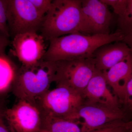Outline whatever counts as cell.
Masks as SVG:
<instances>
[{"mask_svg": "<svg viewBox=\"0 0 132 132\" xmlns=\"http://www.w3.org/2000/svg\"><path fill=\"white\" fill-rule=\"evenodd\" d=\"M125 35L119 31L106 35H86L75 33L49 40L48 48L43 58L47 61L87 59L102 45L122 41Z\"/></svg>", "mask_w": 132, "mask_h": 132, "instance_id": "6da1fadb", "label": "cell"}, {"mask_svg": "<svg viewBox=\"0 0 132 132\" xmlns=\"http://www.w3.org/2000/svg\"><path fill=\"white\" fill-rule=\"evenodd\" d=\"M55 62L43 60L30 65H22L17 70L12 91L18 100L36 106V99L48 90L54 80Z\"/></svg>", "mask_w": 132, "mask_h": 132, "instance_id": "7a4b0ae2", "label": "cell"}, {"mask_svg": "<svg viewBox=\"0 0 132 132\" xmlns=\"http://www.w3.org/2000/svg\"><path fill=\"white\" fill-rule=\"evenodd\" d=\"M81 0H53L40 31L46 40L79 33Z\"/></svg>", "mask_w": 132, "mask_h": 132, "instance_id": "3957f363", "label": "cell"}, {"mask_svg": "<svg viewBox=\"0 0 132 132\" xmlns=\"http://www.w3.org/2000/svg\"><path fill=\"white\" fill-rule=\"evenodd\" d=\"M85 100L81 93L64 86L48 90L36 101L42 113L67 119L73 114Z\"/></svg>", "mask_w": 132, "mask_h": 132, "instance_id": "277c9868", "label": "cell"}, {"mask_svg": "<svg viewBox=\"0 0 132 132\" xmlns=\"http://www.w3.org/2000/svg\"><path fill=\"white\" fill-rule=\"evenodd\" d=\"M54 80L57 86L71 88L82 94L96 69L93 57L55 62Z\"/></svg>", "mask_w": 132, "mask_h": 132, "instance_id": "5b68a950", "label": "cell"}, {"mask_svg": "<svg viewBox=\"0 0 132 132\" xmlns=\"http://www.w3.org/2000/svg\"><path fill=\"white\" fill-rule=\"evenodd\" d=\"M125 113L120 108L85 101L67 119L79 121L81 132H89L113 122L123 120Z\"/></svg>", "mask_w": 132, "mask_h": 132, "instance_id": "8992f818", "label": "cell"}, {"mask_svg": "<svg viewBox=\"0 0 132 132\" xmlns=\"http://www.w3.org/2000/svg\"><path fill=\"white\" fill-rule=\"evenodd\" d=\"M7 13L9 31L14 37L40 30L44 17L29 0H8Z\"/></svg>", "mask_w": 132, "mask_h": 132, "instance_id": "52a82bcc", "label": "cell"}, {"mask_svg": "<svg viewBox=\"0 0 132 132\" xmlns=\"http://www.w3.org/2000/svg\"><path fill=\"white\" fill-rule=\"evenodd\" d=\"M101 0H81L79 33L86 35L110 34L112 14Z\"/></svg>", "mask_w": 132, "mask_h": 132, "instance_id": "ba28073f", "label": "cell"}, {"mask_svg": "<svg viewBox=\"0 0 132 132\" xmlns=\"http://www.w3.org/2000/svg\"><path fill=\"white\" fill-rule=\"evenodd\" d=\"M8 126L15 132H40L41 114L36 106L24 100H19L11 108L2 111Z\"/></svg>", "mask_w": 132, "mask_h": 132, "instance_id": "9c48e42d", "label": "cell"}, {"mask_svg": "<svg viewBox=\"0 0 132 132\" xmlns=\"http://www.w3.org/2000/svg\"><path fill=\"white\" fill-rule=\"evenodd\" d=\"M46 40L37 32L20 34L14 37L11 52L22 65H33L43 60L47 49Z\"/></svg>", "mask_w": 132, "mask_h": 132, "instance_id": "30bf717a", "label": "cell"}, {"mask_svg": "<svg viewBox=\"0 0 132 132\" xmlns=\"http://www.w3.org/2000/svg\"><path fill=\"white\" fill-rule=\"evenodd\" d=\"M102 71L96 69L86 87L82 92L85 101L104 105L114 109L120 108L118 97L111 93Z\"/></svg>", "mask_w": 132, "mask_h": 132, "instance_id": "8fae6325", "label": "cell"}, {"mask_svg": "<svg viewBox=\"0 0 132 132\" xmlns=\"http://www.w3.org/2000/svg\"><path fill=\"white\" fill-rule=\"evenodd\" d=\"M132 52L122 41L116 42L102 45L94 53L93 59L97 69L107 71L128 57Z\"/></svg>", "mask_w": 132, "mask_h": 132, "instance_id": "7c38bea8", "label": "cell"}, {"mask_svg": "<svg viewBox=\"0 0 132 132\" xmlns=\"http://www.w3.org/2000/svg\"><path fill=\"white\" fill-rule=\"evenodd\" d=\"M108 84L119 101L125 103L128 82L132 75V53L122 61L102 72Z\"/></svg>", "mask_w": 132, "mask_h": 132, "instance_id": "4fadbf2b", "label": "cell"}, {"mask_svg": "<svg viewBox=\"0 0 132 132\" xmlns=\"http://www.w3.org/2000/svg\"><path fill=\"white\" fill-rule=\"evenodd\" d=\"M41 114L42 126L40 132H81V126L79 121L54 117L42 113Z\"/></svg>", "mask_w": 132, "mask_h": 132, "instance_id": "5bb4252c", "label": "cell"}, {"mask_svg": "<svg viewBox=\"0 0 132 132\" xmlns=\"http://www.w3.org/2000/svg\"><path fill=\"white\" fill-rule=\"evenodd\" d=\"M1 48L0 57V93L1 95L7 93L12 90L18 68L7 57Z\"/></svg>", "mask_w": 132, "mask_h": 132, "instance_id": "9a60e30c", "label": "cell"}, {"mask_svg": "<svg viewBox=\"0 0 132 132\" xmlns=\"http://www.w3.org/2000/svg\"><path fill=\"white\" fill-rule=\"evenodd\" d=\"M118 23L119 31L127 36L132 33V0H127L125 12L118 16Z\"/></svg>", "mask_w": 132, "mask_h": 132, "instance_id": "2e32d148", "label": "cell"}, {"mask_svg": "<svg viewBox=\"0 0 132 132\" xmlns=\"http://www.w3.org/2000/svg\"><path fill=\"white\" fill-rule=\"evenodd\" d=\"M132 130V120L119 121L106 125L89 132H130Z\"/></svg>", "mask_w": 132, "mask_h": 132, "instance_id": "e0dca14e", "label": "cell"}, {"mask_svg": "<svg viewBox=\"0 0 132 132\" xmlns=\"http://www.w3.org/2000/svg\"><path fill=\"white\" fill-rule=\"evenodd\" d=\"M8 3V0H0V31L2 35L7 38L9 36L7 13Z\"/></svg>", "mask_w": 132, "mask_h": 132, "instance_id": "ac0fdd59", "label": "cell"}, {"mask_svg": "<svg viewBox=\"0 0 132 132\" xmlns=\"http://www.w3.org/2000/svg\"><path fill=\"white\" fill-rule=\"evenodd\" d=\"M108 6H110L113 9L114 12L120 16L125 12L127 4V0H101Z\"/></svg>", "mask_w": 132, "mask_h": 132, "instance_id": "d6986e66", "label": "cell"}, {"mask_svg": "<svg viewBox=\"0 0 132 132\" xmlns=\"http://www.w3.org/2000/svg\"><path fill=\"white\" fill-rule=\"evenodd\" d=\"M39 14L44 17L51 6V0H29Z\"/></svg>", "mask_w": 132, "mask_h": 132, "instance_id": "ffe728a7", "label": "cell"}, {"mask_svg": "<svg viewBox=\"0 0 132 132\" xmlns=\"http://www.w3.org/2000/svg\"><path fill=\"white\" fill-rule=\"evenodd\" d=\"M124 104L132 111V75L127 85L126 96Z\"/></svg>", "mask_w": 132, "mask_h": 132, "instance_id": "44dd1931", "label": "cell"}, {"mask_svg": "<svg viewBox=\"0 0 132 132\" xmlns=\"http://www.w3.org/2000/svg\"><path fill=\"white\" fill-rule=\"evenodd\" d=\"M0 132H13L9 126L6 125L1 116L0 120Z\"/></svg>", "mask_w": 132, "mask_h": 132, "instance_id": "7402d4cb", "label": "cell"}, {"mask_svg": "<svg viewBox=\"0 0 132 132\" xmlns=\"http://www.w3.org/2000/svg\"><path fill=\"white\" fill-rule=\"evenodd\" d=\"M122 42L128 46L132 52V33L126 36Z\"/></svg>", "mask_w": 132, "mask_h": 132, "instance_id": "603a6c76", "label": "cell"}, {"mask_svg": "<svg viewBox=\"0 0 132 132\" xmlns=\"http://www.w3.org/2000/svg\"><path fill=\"white\" fill-rule=\"evenodd\" d=\"M12 130H13V132H15V131H14V130H13V129H12Z\"/></svg>", "mask_w": 132, "mask_h": 132, "instance_id": "cb8c5ba5", "label": "cell"}, {"mask_svg": "<svg viewBox=\"0 0 132 132\" xmlns=\"http://www.w3.org/2000/svg\"><path fill=\"white\" fill-rule=\"evenodd\" d=\"M130 132H132V130H131V131Z\"/></svg>", "mask_w": 132, "mask_h": 132, "instance_id": "d4e9b609", "label": "cell"}, {"mask_svg": "<svg viewBox=\"0 0 132 132\" xmlns=\"http://www.w3.org/2000/svg\"><path fill=\"white\" fill-rule=\"evenodd\" d=\"M131 131H130V132H131Z\"/></svg>", "mask_w": 132, "mask_h": 132, "instance_id": "484cf974", "label": "cell"}]
</instances>
